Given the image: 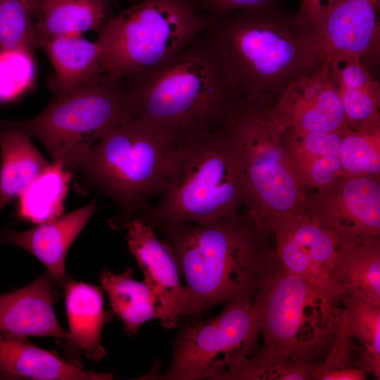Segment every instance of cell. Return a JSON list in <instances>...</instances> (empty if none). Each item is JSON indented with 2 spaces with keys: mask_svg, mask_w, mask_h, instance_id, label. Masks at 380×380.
<instances>
[{
  "mask_svg": "<svg viewBox=\"0 0 380 380\" xmlns=\"http://www.w3.org/2000/svg\"><path fill=\"white\" fill-rule=\"evenodd\" d=\"M207 15L199 37L240 101L270 105L291 84L327 61L312 25L281 1Z\"/></svg>",
  "mask_w": 380,
  "mask_h": 380,
  "instance_id": "1",
  "label": "cell"
},
{
  "mask_svg": "<svg viewBox=\"0 0 380 380\" xmlns=\"http://www.w3.org/2000/svg\"><path fill=\"white\" fill-rule=\"evenodd\" d=\"M185 279L189 314L215 305L252 301L278 264L269 243L244 211L198 225L167 222L157 227Z\"/></svg>",
  "mask_w": 380,
  "mask_h": 380,
  "instance_id": "2",
  "label": "cell"
},
{
  "mask_svg": "<svg viewBox=\"0 0 380 380\" xmlns=\"http://www.w3.org/2000/svg\"><path fill=\"white\" fill-rule=\"evenodd\" d=\"M120 82L132 115L172 148L225 127L241 102L199 35L164 63Z\"/></svg>",
  "mask_w": 380,
  "mask_h": 380,
  "instance_id": "3",
  "label": "cell"
},
{
  "mask_svg": "<svg viewBox=\"0 0 380 380\" xmlns=\"http://www.w3.org/2000/svg\"><path fill=\"white\" fill-rule=\"evenodd\" d=\"M160 195L139 217L153 229L167 222L207 224L245 208L243 172L226 126L173 148Z\"/></svg>",
  "mask_w": 380,
  "mask_h": 380,
  "instance_id": "4",
  "label": "cell"
},
{
  "mask_svg": "<svg viewBox=\"0 0 380 380\" xmlns=\"http://www.w3.org/2000/svg\"><path fill=\"white\" fill-rule=\"evenodd\" d=\"M243 172L245 212L263 232L304 210L305 191L267 104L243 101L227 125Z\"/></svg>",
  "mask_w": 380,
  "mask_h": 380,
  "instance_id": "5",
  "label": "cell"
},
{
  "mask_svg": "<svg viewBox=\"0 0 380 380\" xmlns=\"http://www.w3.org/2000/svg\"><path fill=\"white\" fill-rule=\"evenodd\" d=\"M197 0H143L98 30L103 74L120 81L170 59L205 28Z\"/></svg>",
  "mask_w": 380,
  "mask_h": 380,
  "instance_id": "6",
  "label": "cell"
},
{
  "mask_svg": "<svg viewBox=\"0 0 380 380\" xmlns=\"http://www.w3.org/2000/svg\"><path fill=\"white\" fill-rule=\"evenodd\" d=\"M172 151L154 130L129 115L87 151L78 170L91 187L113 200L122 226L162 194Z\"/></svg>",
  "mask_w": 380,
  "mask_h": 380,
  "instance_id": "7",
  "label": "cell"
},
{
  "mask_svg": "<svg viewBox=\"0 0 380 380\" xmlns=\"http://www.w3.org/2000/svg\"><path fill=\"white\" fill-rule=\"evenodd\" d=\"M338 301L278 265L253 300L263 350L284 359L318 362L335 339Z\"/></svg>",
  "mask_w": 380,
  "mask_h": 380,
  "instance_id": "8",
  "label": "cell"
},
{
  "mask_svg": "<svg viewBox=\"0 0 380 380\" xmlns=\"http://www.w3.org/2000/svg\"><path fill=\"white\" fill-rule=\"evenodd\" d=\"M132 115L120 81L101 74L68 94L56 96L39 115L18 124L44 145L54 163L77 171L87 151Z\"/></svg>",
  "mask_w": 380,
  "mask_h": 380,
  "instance_id": "9",
  "label": "cell"
},
{
  "mask_svg": "<svg viewBox=\"0 0 380 380\" xmlns=\"http://www.w3.org/2000/svg\"><path fill=\"white\" fill-rule=\"evenodd\" d=\"M260 324L252 301L229 303L217 317L186 326L164 379H226L256 351Z\"/></svg>",
  "mask_w": 380,
  "mask_h": 380,
  "instance_id": "10",
  "label": "cell"
},
{
  "mask_svg": "<svg viewBox=\"0 0 380 380\" xmlns=\"http://www.w3.org/2000/svg\"><path fill=\"white\" fill-rule=\"evenodd\" d=\"M304 210L343 242L379 239V179L343 174L306 193Z\"/></svg>",
  "mask_w": 380,
  "mask_h": 380,
  "instance_id": "11",
  "label": "cell"
},
{
  "mask_svg": "<svg viewBox=\"0 0 380 380\" xmlns=\"http://www.w3.org/2000/svg\"><path fill=\"white\" fill-rule=\"evenodd\" d=\"M274 254L279 266L341 300L331 272L341 240L303 210L279 224L272 232Z\"/></svg>",
  "mask_w": 380,
  "mask_h": 380,
  "instance_id": "12",
  "label": "cell"
},
{
  "mask_svg": "<svg viewBox=\"0 0 380 380\" xmlns=\"http://www.w3.org/2000/svg\"><path fill=\"white\" fill-rule=\"evenodd\" d=\"M268 110L282 130L334 132L349 128L328 61L291 84Z\"/></svg>",
  "mask_w": 380,
  "mask_h": 380,
  "instance_id": "13",
  "label": "cell"
},
{
  "mask_svg": "<svg viewBox=\"0 0 380 380\" xmlns=\"http://www.w3.org/2000/svg\"><path fill=\"white\" fill-rule=\"evenodd\" d=\"M122 227L127 230L128 248L144 274V281L156 298L157 319L164 328L176 327L183 316L190 314L186 289L181 283L172 251L139 217L127 220Z\"/></svg>",
  "mask_w": 380,
  "mask_h": 380,
  "instance_id": "14",
  "label": "cell"
},
{
  "mask_svg": "<svg viewBox=\"0 0 380 380\" xmlns=\"http://www.w3.org/2000/svg\"><path fill=\"white\" fill-rule=\"evenodd\" d=\"M380 0H337L314 27L327 58L349 56L371 70L379 65Z\"/></svg>",
  "mask_w": 380,
  "mask_h": 380,
  "instance_id": "15",
  "label": "cell"
},
{
  "mask_svg": "<svg viewBox=\"0 0 380 380\" xmlns=\"http://www.w3.org/2000/svg\"><path fill=\"white\" fill-rule=\"evenodd\" d=\"M46 271L28 285L0 295V336L51 337L71 348V337L59 324L53 305L62 293Z\"/></svg>",
  "mask_w": 380,
  "mask_h": 380,
  "instance_id": "16",
  "label": "cell"
},
{
  "mask_svg": "<svg viewBox=\"0 0 380 380\" xmlns=\"http://www.w3.org/2000/svg\"><path fill=\"white\" fill-rule=\"evenodd\" d=\"M97 209L94 202L24 232L0 231V243L19 246L44 265L56 286L64 291L71 279L66 272L68 250Z\"/></svg>",
  "mask_w": 380,
  "mask_h": 380,
  "instance_id": "17",
  "label": "cell"
},
{
  "mask_svg": "<svg viewBox=\"0 0 380 380\" xmlns=\"http://www.w3.org/2000/svg\"><path fill=\"white\" fill-rule=\"evenodd\" d=\"M0 377L37 380H108L109 373L85 370L27 338L0 336Z\"/></svg>",
  "mask_w": 380,
  "mask_h": 380,
  "instance_id": "18",
  "label": "cell"
},
{
  "mask_svg": "<svg viewBox=\"0 0 380 380\" xmlns=\"http://www.w3.org/2000/svg\"><path fill=\"white\" fill-rule=\"evenodd\" d=\"M343 132L283 130L284 147L305 194L343 175L341 160Z\"/></svg>",
  "mask_w": 380,
  "mask_h": 380,
  "instance_id": "19",
  "label": "cell"
},
{
  "mask_svg": "<svg viewBox=\"0 0 380 380\" xmlns=\"http://www.w3.org/2000/svg\"><path fill=\"white\" fill-rule=\"evenodd\" d=\"M349 128L380 127V84L372 70L349 56L327 59Z\"/></svg>",
  "mask_w": 380,
  "mask_h": 380,
  "instance_id": "20",
  "label": "cell"
},
{
  "mask_svg": "<svg viewBox=\"0 0 380 380\" xmlns=\"http://www.w3.org/2000/svg\"><path fill=\"white\" fill-rule=\"evenodd\" d=\"M71 348L80 349L94 361L106 354L101 343L103 327L112 313L105 310L101 290L94 285L70 279L64 289Z\"/></svg>",
  "mask_w": 380,
  "mask_h": 380,
  "instance_id": "21",
  "label": "cell"
},
{
  "mask_svg": "<svg viewBox=\"0 0 380 380\" xmlns=\"http://www.w3.org/2000/svg\"><path fill=\"white\" fill-rule=\"evenodd\" d=\"M17 121H0V215L50 164Z\"/></svg>",
  "mask_w": 380,
  "mask_h": 380,
  "instance_id": "22",
  "label": "cell"
},
{
  "mask_svg": "<svg viewBox=\"0 0 380 380\" xmlns=\"http://www.w3.org/2000/svg\"><path fill=\"white\" fill-rule=\"evenodd\" d=\"M343 293L380 305V240L341 241L331 272Z\"/></svg>",
  "mask_w": 380,
  "mask_h": 380,
  "instance_id": "23",
  "label": "cell"
},
{
  "mask_svg": "<svg viewBox=\"0 0 380 380\" xmlns=\"http://www.w3.org/2000/svg\"><path fill=\"white\" fill-rule=\"evenodd\" d=\"M55 70L50 87L56 96L71 92L103 74L100 48L81 35L58 36L42 46Z\"/></svg>",
  "mask_w": 380,
  "mask_h": 380,
  "instance_id": "24",
  "label": "cell"
},
{
  "mask_svg": "<svg viewBox=\"0 0 380 380\" xmlns=\"http://www.w3.org/2000/svg\"><path fill=\"white\" fill-rule=\"evenodd\" d=\"M107 6L103 0H46L33 25L35 48L58 36L98 30L106 20Z\"/></svg>",
  "mask_w": 380,
  "mask_h": 380,
  "instance_id": "25",
  "label": "cell"
},
{
  "mask_svg": "<svg viewBox=\"0 0 380 380\" xmlns=\"http://www.w3.org/2000/svg\"><path fill=\"white\" fill-rule=\"evenodd\" d=\"M100 279L112 310L122 321L127 336L135 335L144 323L157 319L158 302L153 292L144 281L133 278L132 269L126 268L120 274L104 270Z\"/></svg>",
  "mask_w": 380,
  "mask_h": 380,
  "instance_id": "26",
  "label": "cell"
},
{
  "mask_svg": "<svg viewBox=\"0 0 380 380\" xmlns=\"http://www.w3.org/2000/svg\"><path fill=\"white\" fill-rule=\"evenodd\" d=\"M71 177L61 165L50 164L18 196V217L40 224L60 217Z\"/></svg>",
  "mask_w": 380,
  "mask_h": 380,
  "instance_id": "27",
  "label": "cell"
},
{
  "mask_svg": "<svg viewBox=\"0 0 380 380\" xmlns=\"http://www.w3.org/2000/svg\"><path fill=\"white\" fill-rule=\"evenodd\" d=\"M341 322L352 341L362 349L358 365L380 379V305L346 293Z\"/></svg>",
  "mask_w": 380,
  "mask_h": 380,
  "instance_id": "28",
  "label": "cell"
},
{
  "mask_svg": "<svg viewBox=\"0 0 380 380\" xmlns=\"http://www.w3.org/2000/svg\"><path fill=\"white\" fill-rule=\"evenodd\" d=\"M341 160L344 175L379 179L380 127L345 129Z\"/></svg>",
  "mask_w": 380,
  "mask_h": 380,
  "instance_id": "29",
  "label": "cell"
},
{
  "mask_svg": "<svg viewBox=\"0 0 380 380\" xmlns=\"http://www.w3.org/2000/svg\"><path fill=\"white\" fill-rule=\"evenodd\" d=\"M315 364L284 359L262 349L242 362L226 379L312 380Z\"/></svg>",
  "mask_w": 380,
  "mask_h": 380,
  "instance_id": "30",
  "label": "cell"
},
{
  "mask_svg": "<svg viewBox=\"0 0 380 380\" xmlns=\"http://www.w3.org/2000/svg\"><path fill=\"white\" fill-rule=\"evenodd\" d=\"M354 346L341 322L335 339L326 358L315 364L313 379L315 380H364L367 372L352 360Z\"/></svg>",
  "mask_w": 380,
  "mask_h": 380,
  "instance_id": "31",
  "label": "cell"
},
{
  "mask_svg": "<svg viewBox=\"0 0 380 380\" xmlns=\"http://www.w3.org/2000/svg\"><path fill=\"white\" fill-rule=\"evenodd\" d=\"M31 16L23 0H0V50L35 49Z\"/></svg>",
  "mask_w": 380,
  "mask_h": 380,
  "instance_id": "32",
  "label": "cell"
},
{
  "mask_svg": "<svg viewBox=\"0 0 380 380\" xmlns=\"http://www.w3.org/2000/svg\"><path fill=\"white\" fill-rule=\"evenodd\" d=\"M32 52L0 50V101L13 99L31 87L35 73Z\"/></svg>",
  "mask_w": 380,
  "mask_h": 380,
  "instance_id": "33",
  "label": "cell"
},
{
  "mask_svg": "<svg viewBox=\"0 0 380 380\" xmlns=\"http://www.w3.org/2000/svg\"><path fill=\"white\" fill-rule=\"evenodd\" d=\"M281 0H197L200 9L209 15L253 9Z\"/></svg>",
  "mask_w": 380,
  "mask_h": 380,
  "instance_id": "34",
  "label": "cell"
},
{
  "mask_svg": "<svg viewBox=\"0 0 380 380\" xmlns=\"http://www.w3.org/2000/svg\"><path fill=\"white\" fill-rule=\"evenodd\" d=\"M337 0H301L296 13L312 27L322 19Z\"/></svg>",
  "mask_w": 380,
  "mask_h": 380,
  "instance_id": "35",
  "label": "cell"
},
{
  "mask_svg": "<svg viewBox=\"0 0 380 380\" xmlns=\"http://www.w3.org/2000/svg\"><path fill=\"white\" fill-rule=\"evenodd\" d=\"M46 0H23L28 8L31 15H36L39 13L40 8Z\"/></svg>",
  "mask_w": 380,
  "mask_h": 380,
  "instance_id": "36",
  "label": "cell"
},
{
  "mask_svg": "<svg viewBox=\"0 0 380 380\" xmlns=\"http://www.w3.org/2000/svg\"><path fill=\"white\" fill-rule=\"evenodd\" d=\"M105 2H106L108 4L115 0H103Z\"/></svg>",
  "mask_w": 380,
  "mask_h": 380,
  "instance_id": "37",
  "label": "cell"
}]
</instances>
